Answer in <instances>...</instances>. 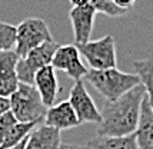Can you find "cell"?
<instances>
[{"mask_svg":"<svg viewBox=\"0 0 153 149\" xmlns=\"http://www.w3.org/2000/svg\"><path fill=\"white\" fill-rule=\"evenodd\" d=\"M146 96L145 86L129 90L126 95L113 102L106 101L102 109V122L97 125L96 136H127L133 135L140 119L142 102Z\"/></svg>","mask_w":153,"mask_h":149,"instance_id":"obj_1","label":"cell"},{"mask_svg":"<svg viewBox=\"0 0 153 149\" xmlns=\"http://www.w3.org/2000/svg\"><path fill=\"white\" fill-rule=\"evenodd\" d=\"M85 80L89 82L109 102L119 99L129 90L140 85V77L136 73H125L120 72L117 68L106 70L89 69Z\"/></svg>","mask_w":153,"mask_h":149,"instance_id":"obj_2","label":"cell"},{"mask_svg":"<svg viewBox=\"0 0 153 149\" xmlns=\"http://www.w3.org/2000/svg\"><path fill=\"white\" fill-rule=\"evenodd\" d=\"M10 99V112L22 123H42L47 112V106L43 103L34 85L20 83Z\"/></svg>","mask_w":153,"mask_h":149,"instance_id":"obj_3","label":"cell"},{"mask_svg":"<svg viewBox=\"0 0 153 149\" xmlns=\"http://www.w3.org/2000/svg\"><path fill=\"white\" fill-rule=\"evenodd\" d=\"M47 42H53V37L47 23L43 19L29 17L22 20L19 26L16 27L14 52L19 54V57H25L29 52Z\"/></svg>","mask_w":153,"mask_h":149,"instance_id":"obj_4","label":"cell"},{"mask_svg":"<svg viewBox=\"0 0 153 149\" xmlns=\"http://www.w3.org/2000/svg\"><path fill=\"white\" fill-rule=\"evenodd\" d=\"M77 46V45H76ZM80 54L86 59L87 65L93 70H106L117 68V56H116V43L112 34H107L99 40L87 42L80 45Z\"/></svg>","mask_w":153,"mask_h":149,"instance_id":"obj_5","label":"cell"},{"mask_svg":"<svg viewBox=\"0 0 153 149\" xmlns=\"http://www.w3.org/2000/svg\"><path fill=\"white\" fill-rule=\"evenodd\" d=\"M59 46L60 45H57L54 40L47 42L39 48L33 49L32 52H29L25 57H20L19 63H17V69H16L20 83L33 85L36 73L40 69L52 65L53 56Z\"/></svg>","mask_w":153,"mask_h":149,"instance_id":"obj_6","label":"cell"},{"mask_svg":"<svg viewBox=\"0 0 153 149\" xmlns=\"http://www.w3.org/2000/svg\"><path fill=\"white\" fill-rule=\"evenodd\" d=\"M72 108L74 109L76 115L79 118L80 123H96L102 122V113L97 109L92 96L89 95L83 80L74 82V85L70 89L69 99Z\"/></svg>","mask_w":153,"mask_h":149,"instance_id":"obj_7","label":"cell"},{"mask_svg":"<svg viewBox=\"0 0 153 149\" xmlns=\"http://www.w3.org/2000/svg\"><path fill=\"white\" fill-rule=\"evenodd\" d=\"M79 48L76 45H63L59 46L52 60V66L54 70H63L67 76H70L74 82L85 79L89 69L82 63Z\"/></svg>","mask_w":153,"mask_h":149,"instance_id":"obj_8","label":"cell"},{"mask_svg":"<svg viewBox=\"0 0 153 149\" xmlns=\"http://www.w3.org/2000/svg\"><path fill=\"white\" fill-rule=\"evenodd\" d=\"M96 10L92 4L83 7H72L69 12V19L73 27L74 34V45H85L90 42V34L93 32L94 26V16Z\"/></svg>","mask_w":153,"mask_h":149,"instance_id":"obj_9","label":"cell"},{"mask_svg":"<svg viewBox=\"0 0 153 149\" xmlns=\"http://www.w3.org/2000/svg\"><path fill=\"white\" fill-rule=\"evenodd\" d=\"M20 57L14 50L0 52V96L10 98L19 88L17 63Z\"/></svg>","mask_w":153,"mask_h":149,"instance_id":"obj_10","label":"cell"},{"mask_svg":"<svg viewBox=\"0 0 153 149\" xmlns=\"http://www.w3.org/2000/svg\"><path fill=\"white\" fill-rule=\"evenodd\" d=\"M43 123L46 126L57 129L60 132L66 129L77 128L79 125H82L69 101H60L54 103L53 106L47 108Z\"/></svg>","mask_w":153,"mask_h":149,"instance_id":"obj_11","label":"cell"},{"mask_svg":"<svg viewBox=\"0 0 153 149\" xmlns=\"http://www.w3.org/2000/svg\"><path fill=\"white\" fill-rule=\"evenodd\" d=\"M33 85L34 88L37 89L43 103L46 105L47 108L53 106L56 103V96H57V92H59V85H57L56 70L53 69L52 65L40 69L39 72L36 73Z\"/></svg>","mask_w":153,"mask_h":149,"instance_id":"obj_12","label":"cell"},{"mask_svg":"<svg viewBox=\"0 0 153 149\" xmlns=\"http://www.w3.org/2000/svg\"><path fill=\"white\" fill-rule=\"evenodd\" d=\"M60 146H62L60 130L46 126L45 123L39 125L29 135L26 143V149H60Z\"/></svg>","mask_w":153,"mask_h":149,"instance_id":"obj_13","label":"cell"},{"mask_svg":"<svg viewBox=\"0 0 153 149\" xmlns=\"http://www.w3.org/2000/svg\"><path fill=\"white\" fill-rule=\"evenodd\" d=\"M134 135L139 149H153V109L150 108L146 96L142 102L139 125Z\"/></svg>","mask_w":153,"mask_h":149,"instance_id":"obj_14","label":"cell"},{"mask_svg":"<svg viewBox=\"0 0 153 149\" xmlns=\"http://www.w3.org/2000/svg\"><path fill=\"white\" fill-rule=\"evenodd\" d=\"M87 145L92 149H139L134 133L127 136H94Z\"/></svg>","mask_w":153,"mask_h":149,"instance_id":"obj_15","label":"cell"},{"mask_svg":"<svg viewBox=\"0 0 153 149\" xmlns=\"http://www.w3.org/2000/svg\"><path fill=\"white\" fill-rule=\"evenodd\" d=\"M40 123L36 122H30V123H22L17 122L14 123L13 126L10 128V130L7 132V135L4 136L3 142L0 145V149H9L13 148L16 145H19L22 141H25L27 136L33 132L36 126H39Z\"/></svg>","mask_w":153,"mask_h":149,"instance_id":"obj_16","label":"cell"},{"mask_svg":"<svg viewBox=\"0 0 153 149\" xmlns=\"http://www.w3.org/2000/svg\"><path fill=\"white\" fill-rule=\"evenodd\" d=\"M133 66L136 69V74L140 77V83L145 86L147 102L153 109V59L136 60Z\"/></svg>","mask_w":153,"mask_h":149,"instance_id":"obj_17","label":"cell"},{"mask_svg":"<svg viewBox=\"0 0 153 149\" xmlns=\"http://www.w3.org/2000/svg\"><path fill=\"white\" fill-rule=\"evenodd\" d=\"M16 48V27L10 23L0 22V52L14 50Z\"/></svg>","mask_w":153,"mask_h":149,"instance_id":"obj_18","label":"cell"},{"mask_svg":"<svg viewBox=\"0 0 153 149\" xmlns=\"http://www.w3.org/2000/svg\"><path fill=\"white\" fill-rule=\"evenodd\" d=\"M90 4L94 7L96 12L105 13L110 17H120L127 13V10L120 9L113 0H90Z\"/></svg>","mask_w":153,"mask_h":149,"instance_id":"obj_19","label":"cell"},{"mask_svg":"<svg viewBox=\"0 0 153 149\" xmlns=\"http://www.w3.org/2000/svg\"><path fill=\"white\" fill-rule=\"evenodd\" d=\"M14 123H17V119L14 118V115L10 110L0 118V145H1L4 136L7 135V132L10 130V128L13 126Z\"/></svg>","mask_w":153,"mask_h":149,"instance_id":"obj_20","label":"cell"},{"mask_svg":"<svg viewBox=\"0 0 153 149\" xmlns=\"http://www.w3.org/2000/svg\"><path fill=\"white\" fill-rule=\"evenodd\" d=\"M10 110V99L0 96V118Z\"/></svg>","mask_w":153,"mask_h":149,"instance_id":"obj_21","label":"cell"},{"mask_svg":"<svg viewBox=\"0 0 153 149\" xmlns=\"http://www.w3.org/2000/svg\"><path fill=\"white\" fill-rule=\"evenodd\" d=\"M113 1L120 7V9L127 10V12H129V10L134 6V3H136V0H113Z\"/></svg>","mask_w":153,"mask_h":149,"instance_id":"obj_22","label":"cell"},{"mask_svg":"<svg viewBox=\"0 0 153 149\" xmlns=\"http://www.w3.org/2000/svg\"><path fill=\"white\" fill-rule=\"evenodd\" d=\"M60 149H92L89 145H73V143H62Z\"/></svg>","mask_w":153,"mask_h":149,"instance_id":"obj_23","label":"cell"},{"mask_svg":"<svg viewBox=\"0 0 153 149\" xmlns=\"http://www.w3.org/2000/svg\"><path fill=\"white\" fill-rule=\"evenodd\" d=\"M69 1L72 3V7H83L90 4V0H69Z\"/></svg>","mask_w":153,"mask_h":149,"instance_id":"obj_24","label":"cell"},{"mask_svg":"<svg viewBox=\"0 0 153 149\" xmlns=\"http://www.w3.org/2000/svg\"><path fill=\"white\" fill-rule=\"evenodd\" d=\"M27 138H29V136H27ZM27 138H26V139H25V141H22V142H20L19 145H16V146H13V148H9V149H26Z\"/></svg>","mask_w":153,"mask_h":149,"instance_id":"obj_25","label":"cell"}]
</instances>
